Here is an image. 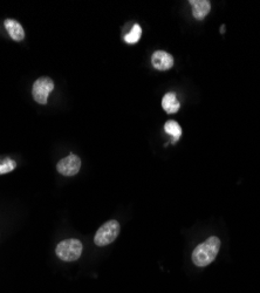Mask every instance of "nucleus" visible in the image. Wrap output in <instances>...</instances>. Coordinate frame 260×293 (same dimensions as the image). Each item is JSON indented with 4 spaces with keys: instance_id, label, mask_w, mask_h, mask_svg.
Here are the masks:
<instances>
[{
    "instance_id": "6",
    "label": "nucleus",
    "mask_w": 260,
    "mask_h": 293,
    "mask_svg": "<svg viewBox=\"0 0 260 293\" xmlns=\"http://www.w3.org/2000/svg\"><path fill=\"white\" fill-rule=\"evenodd\" d=\"M151 63L156 70L168 71L174 66L173 55L164 51H156L151 56Z\"/></svg>"
},
{
    "instance_id": "7",
    "label": "nucleus",
    "mask_w": 260,
    "mask_h": 293,
    "mask_svg": "<svg viewBox=\"0 0 260 293\" xmlns=\"http://www.w3.org/2000/svg\"><path fill=\"white\" fill-rule=\"evenodd\" d=\"M4 24H5L6 31L9 32L10 37L12 38L14 41L24 40L25 31H24V28H22L20 22H18L17 20H13V19H6Z\"/></svg>"
},
{
    "instance_id": "10",
    "label": "nucleus",
    "mask_w": 260,
    "mask_h": 293,
    "mask_svg": "<svg viewBox=\"0 0 260 293\" xmlns=\"http://www.w3.org/2000/svg\"><path fill=\"white\" fill-rule=\"evenodd\" d=\"M164 129H166V132L168 134H170L171 136H174V142H176L179 138H181L182 135V128L181 125H179L176 121H168L164 125Z\"/></svg>"
},
{
    "instance_id": "11",
    "label": "nucleus",
    "mask_w": 260,
    "mask_h": 293,
    "mask_svg": "<svg viewBox=\"0 0 260 293\" xmlns=\"http://www.w3.org/2000/svg\"><path fill=\"white\" fill-rule=\"evenodd\" d=\"M141 36H142V28H141L140 25L135 24L133 26L132 31H130L127 36L124 37V40H125V43H128V44H136L137 41L140 40Z\"/></svg>"
},
{
    "instance_id": "2",
    "label": "nucleus",
    "mask_w": 260,
    "mask_h": 293,
    "mask_svg": "<svg viewBox=\"0 0 260 293\" xmlns=\"http://www.w3.org/2000/svg\"><path fill=\"white\" fill-rule=\"evenodd\" d=\"M83 251L82 243L79 239H64L60 242L55 249V253L61 261L74 262L81 257Z\"/></svg>"
},
{
    "instance_id": "4",
    "label": "nucleus",
    "mask_w": 260,
    "mask_h": 293,
    "mask_svg": "<svg viewBox=\"0 0 260 293\" xmlns=\"http://www.w3.org/2000/svg\"><path fill=\"white\" fill-rule=\"evenodd\" d=\"M54 89V82L53 80L48 77H41L37 79V81L33 83L32 95L34 101L40 105L47 104L49 93L53 92Z\"/></svg>"
},
{
    "instance_id": "8",
    "label": "nucleus",
    "mask_w": 260,
    "mask_h": 293,
    "mask_svg": "<svg viewBox=\"0 0 260 293\" xmlns=\"http://www.w3.org/2000/svg\"><path fill=\"white\" fill-rule=\"evenodd\" d=\"M190 4L192 5L193 17L198 19V20H203L208 16L210 10H211V5H210L209 0H191Z\"/></svg>"
},
{
    "instance_id": "3",
    "label": "nucleus",
    "mask_w": 260,
    "mask_h": 293,
    "mask_svg": "<svg viewBox=\"0 0 260 293\" xmlns=\"http://www.w3.org/2000/svg\"><path fill=\"white\" fill-rule=\"evenodd\" d=\"M121 226L120 223L115 219L109 220L103 224V225L98 230L96 235L94 237V243L98 246H106L112 244V243L117 238L118 234H120Z\"/></svg>"
},
{
    "instance_id": "5",
    "label": "nucleus",
    "mask_w": 260,
    "mask_h": 293,
    "mask_svg": "<svg viewBox=\"0 0 260 293\" xmlns=\"http://www.w3.org/2000/svg\"><path fill=\"white\" fill-rule=\"evenodd\" d=\"M81 168V159L74 154L68 155L67 157L60 159L56 165V169L63 176H74Z\"/></svg>"
},
{
    "instance_id": "1",
    "label": "nucleus",
    "mask_w": 260,
    "mask_h": 293,
    "mask_svg": "<svg viewBox=\"0 0 260 293\" xmlns=\"http://www.w3.org/2000/svg\"><path fill=\"white\" fill-rule=\"evenodd\" d=\"M220 247V241L218 237H210L202 243L192 252V262L196 266L204 268L216 259Z\"/></svg>"
},
{
    "instance_id": "13",
    "label": "nucleus",
    "mask_w": 260,
    "mask_h": 293,
    "mask_svg": "<svg viewBox=\"0 0 260 293\" xmlns=\"http://www.w3.org/2000/svg\"><path fill=\"white\" fill-rule=\"evenodd\" d=\"M220 33H225V26H221L220 27Z\"/></svg>"
},
{
    "instance_id": "9",
    "label": "nucleus",
    "mask_w": 260,
    "mask_h": 293,
    "mask_svg": "<svg viewBox=\"0 0 260 293\" xmlns=\"http://www.w3.org/2000/svg\"><path fill=\"white\" fill-rule=\"evenodd\" d=\"M162 107L168 114H175L178 112L181 105H179V101L177 100V96H176L175 93H168L164 95L162 100Z\"/></svg>"
},
{
    "instance_id": "12",
    "label": "nucleus",
    "mask_w": 260,
    "mask_h": 293,
    "mask_svg": "<svg viewBox=\"0 0 260 293\" xmlns=\"http://www.w3.org/2000/svg\"><path fill=\"white\" fill-rule=\"evenodd\" d=\"M17 168V163L11 158H0V175L9 174Z\"/></svg>"
}]
</instances>
